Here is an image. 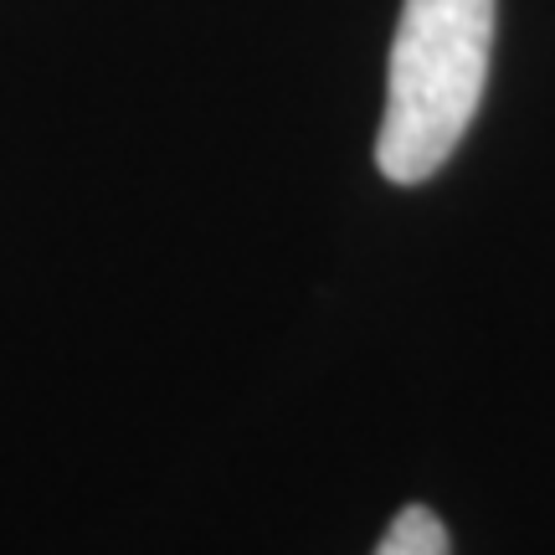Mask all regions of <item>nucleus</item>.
Segmentation results:
<instances>
[{
    "mask_svg": "<svg viewBox=\"0 0 555 555\" xmlns=\"http://www.w3.org/2000/svg\"><path fill=\"white\" fill-rule=\"evenodd\" d=\"M494 52V0H406L391 41L376 165L397 185L433 180L478 114Z\"/></svg>",
    "mask_w": 555,
    "mask_h": 555,
    "instance_id": "nucleus-1",
    "label": "nucleus"
},
{
    "mask_svg": "<svg viewBox=\"0 0 555 555\" xmlns=\"http://www.w3.org/2000/svg\"><path fill=\"white\" fill-rule=\"evenodd\" d=\"M376 555H453V545H448V530H442V519H437L433 509L406 504V509L391 519V530H386V540L376 545Z\"/></svg>",
    "mask_w": 555,
    "mask_h": 555,
    "instance_id": "nucleus-2",
    "label": "nucleus"
}]
</instances>
